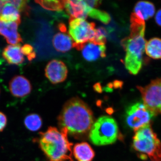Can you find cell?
I'll return each instance as SVG.
<instances>
[{
	"mask_svg": "<svg viewBox=\"0 0 161 161\" xmlns=\"http://www.w3.org/2000/svg\"><path fill=\"white\" fill-rule=\"evenodd\" d=\"M58 123L60 130L79 137L91 130L94 123L93 113L83 101L78 97L72 98L64 104L58 117Z\"/></svg>",
	"mask_w": 161,
	"mask_h": 161,
	"instance_id": "6da1fadb",
	"label": "cell"
},
{
	"mask_svg": "<svg viewBox=\"0 0 161 161\" xmlns=\"http://www.w3.org/2000/svg\"><path fill=\"white\" fill-rule=\"evenodd\" d=\"M145 21L132 13L130 16V34L121 42L126 52L125 66L132 75L138 74L143 64V55L147 42L145 38Z\"/></svg>",
	"mask_w": 161,
	"mask_h": 161,
	"instance_id": "7a4b0ae2",
	"label": "cell"
},
{
	"mask_svg": "<svg viewBox=\"0 0 161 161\" xmlns=\"http://www.w3.org/2000/svg\"><path fill=\"white\" fill-rule=\"evenodd\" d=\"M67 136L65 130L50 127L45 132H40L39 137L34 140L49 161H69L72 160L73 144Z\"/></svg>",
	"mask_w": 161,
	"mask_h": 161,
	"instance_id": "3957f363",
	"label": "cell"
},
{
	"mask_svg": "<svg viewBox=\"0 0 161 161\" xmlns=\"http://www.w3.org/2000/svg\"><path fill=\"white\" fill-rule=\"evenodd\" d=\"M132 147L140 158H149L153 161H161V142L153 132L151 124L135 131Z\"/></svg>",
	"mask_w": 161,
	"mask_h": 161,
	"instance_id": "277c9868",
	"label": "cell"
},
{
	"mask_svg": "<svg viewBox=\"0 0 161 161\" xmlns=\"http://www.w3.org/2000/svg\"><path fill=\"white\" fill-rule=\"evenodd\" d=\"M119 136L117 123L108 116H101L96 120L90 131L89 138L92 143L98 146L115 143Z\"/></svg>",
	"mask_w": 161,
	"mask_h": 161,
	"instance_id": "5b68a950",
	"label": "cell"
},
{
	"mask_svg": "<svg viewBox=\"0 0 161 161\" xmlns=\"http://www.w3.org/2000/svg\"><path fill=\"white\" fill-rule=\"evenodd\" d=\"M95 24L88 23L85 19L70 18L69 33L74 41L73 47L81 50L86 43L94 37Z\"/></svg>",
	"mask_w": 161,
	"mask_h": 161,
	"instance_id": "8992f818",
	"label": "cell"
},
{
	"mask_svg": "<svg viewBox=\"0 0 161 161\" xmlns=\"http://www.w3.org/2000/svg\"><path fill=\"white\" fill-rule=\"evenodd\" d=\"M144 104L154 115L161 114V77L151 80L144 87L137 86Z\"/></svg>",
	"mask_w": 161,
	"mask_h": 161,
	"instance_id": "52a82bcc",
	"label": "cell"
},
{
	"mask_svg": "<svg viewBox=\"0 0 161 161\" xmlns=\"http://www.w3.org/2000/svg\"><path fill=\"white\" fill-rule=\"evenodd\" d=\"M154 115L142 103L130 106L126 112V121L131 129L136 130L150 124Z\"/></svg>",
	"mask_w": 161,
	"mask_h": 161,
	"instance_id": "ba28073f",
	"label": "cell"
},
{
	"mask_svg": "<svg viewBox=\"0 0 161 161\" xmlns=\"http://www.w3.org/2000/svg\"><path fill=\"white\" fill-rule=\"evenodd\" d=\"M46 77L53 84L63 82L67 77V68L62 61L53 60L47 64L45 69Z\"/></svg>",
	"mask_w": 161,
	"mask_h": 161,
	"instance_id": "9c48e42d",
	"label": "cell"
},
{
	"mask_svg": "<svg viewBox=\"0 0 161 161\" xmlns=\"http://www.w3.org/2000/svg\"><path fill=\"white\" fill-rule=\"evenodd\" d=\"M9 89L12 95L20 98L26 97L30 94L32 86L27 78L22 75H17L12 78L9 82Z\"/></svg>",
	"mask_w": 161,
	"mask_h": 161,
	"instance_id": "30bf717a",
	"label": "cell"
},
{
	"mask_svg": "<svg viewBox=\"0 0 161 161\" xmlns=\"http://www.w3.org/2000/svg\"><path fill=\"white\" fill-rule=\"evenodd\" d=\"M19 25L15 22H5L0 20V35L10 45H17L23 42V39L18 31Z\"/></svg>",
	"mask_w": 161,
	"mask_h": 161,
	"instance_id": "8fae6325",
	"label": "cell"
},
{
	"mask_svg": "<svg viewBox=\"0 0 161 161\" xmlns=\"http://www.w3.org/2000/svg\"><path fill=\"white\" fill-rule=\"evenodd\" d=\"M65 8L70 18L85 20L92 9L85 1H65Z\"/></svg>",
	"mask_w": 161,
	"mask_h": 161,
	"instance_id": "7c38bea8",
	"label": "cell"
},
{
	"mask_svg": "<svg viewBox=\"0 0 161 161\" xmlns=\"http://www.w3.org/2000/svg\"><path fill=\"white\" fill-rule=\"evenodd\" d=\"M81 50L82 56L87 61H95L100 58L106 57V47L105 45H96L89 42L86 43Z\"/></svg>",
	"mask_w": 161,
	"mask_h": 161,
	"instance_id": "4fadbf2b",
	"label": "cell"
},
{
	"mask_svg": "<svg viewBox=\"0 0 161 161\" xmlns=\"http://www.w3.org/2000/svg\"><path fill=\"white\" fill-rule=\"evenodd\" d=\"M3 58L9 64L19 65L24 62V56L20 44L6 46L3 53Z\"/></svg>",
	"mask_w": 161,
	"mask_h": 161,
	"instance_id": "5bb4252c",
	"label": "cell"
},
{
	"mask_svg": "<svg viewBox=\"0 0 161 161\" xmlns=\"http://www.w3.org/2000/svg\"><path fill=\"white\" fill-rule=\"evenodd\" d=\"M53 45L57 51L66 53L71 49L74 41L69 35L67 32L58 33L54 36Z\"/></svg>",
	"mask_w": 161,
	"mask_h": 161,
	"instance_id": "9a60e30c",
	"label": "cell"
},
{
	"mask_svg": "<svg viewBox=\"0 0 161 161\" xmlns=\"http://www.w3.org/2000/svg\"><path fill=\"white\" fill-rule=\"evenodd\" d=\"M133 13L144 21L147 20L155 14V6L148 1H139L136 4Z\"/></svg>",
	"mask_w": 161,
	"mask_h": 161,
	"instance_id": "2e32d148",
	"label": "cell"
},
{
	"mask_svg": "<svg viewBox=\"0 0 161 161\" xmlns=\"http://www.w3.org/2000/svg\"><path fill=\"white\" fill-rule=\"evenodd\" d=\"M73 153L78 161H92L95 155L94 150L86 142L75 145L73 149Z\"/></svg>",
	"mask_w": 161,
	"mask_h": 161,
	"instance_id": "e0dca14e",
	"label": "cell"
},
{
	"mask_svg": "<svg viewBox=\"0 0 161 161\" xmlns=\"http://www.w3.org/2000/svg\"><path fill=\"white\" fill-rule=\"evenodd\" d=\"M0 20L5 22H15L20 24V12L14 6L6 1V4L0 14Z\"/></svg>",
	"mask_w": 161,
	"mask_h": 161,
	"instance_id": "ac0fdd59",
	"label": "cell"
},
{
	"mask_svg": "<svg viewBox=\"0 0 161 161\" xmlns=\"http://www.w3.org/2000/svg\"><path fill=\"white\" fill-rule=\"evenodd\" d=\"M145 52L153 59H161V39L154 37L146 42Z\"/></svg>",
	"mask_w": 161,
	"mask_h": 161,
	"instance_id": "d6986e66",
	"label": "cell"
},
{
	"mask_svg": "<svg viewBox=\"0 0 161 161\" xmlns=\"http://www.w3.org/2000/svg\"><path fill=\"white\" fill-rule=\"evenodd\" d=\"M24 124L27 130L31 132H36L42 127V118L38 114L31 113L26 115L24 119Z\"/></svg>",
	"mask_w": 161,
	"mask_h": 161,
	"instance_id": "ffe728a7",
	"label": "cell"
},
{
	"mask_svg": "<svg viewBox=\"0 0 161 161\" xmlns=\"http://www.w3.org/2000/svg\"><path fill=\"white\" fill-rule=\"evenodd\" d=\"M44 9L51 11H60L65 8V1H36Z\"/></svg>",
	"mask_w": 161,
	"mask_h": 161,
	"instance_id": "44dd1931",
	"label": "cell"
},
{
	"mask_svg": "<svg viewBox=\"0 0 161 161\" xmlns=\"http://www.w3.org/2000/svg\"><path fill=\"white\" fill-rule=\"evenodd\" d=\"M107 35L108 32L105 28L103 27H98L95 29L94 37L89 42L96 45H104L106 43Z\"/></svg>",
	"mask_w": 161,
	"mask_h": 161,
	"instance_id": "7402d4cb",
	"label": "cell"
},
{
	"mask_svg": "<svg viewBox=\"0 0 161 161\" xmlns=\"http://www.w3.org/2000/svg\"><path fill=\"white\" fill-rule=\"evenodd\" d=\"M88 15L105 24L109 23L111 20V17L107 12L95 8H92L90 10Z\"/></svg>",
	"mask_w": 161,
	"mask_h": 161,
	"instance_id": "603a6c76",
	"label": "cell"
},
{
	"mask_svg": "<svg viewBox=\"0 0 161 161\" xmlns=\"http://www.w3.org/2000/svg\"><path fill=\"white\" fill-rule=\"evenodd\" d=\"M8 2L14 6L20 12L23 13L26 15L29 16L31 8L28 5V1L24 0H14L8 1Z\"/></svg>",
	"mask_w": 161,
	"mask_h": 161,
	"instance_id": "cb8c5ba5",
	"label": "cell"
},
{
	"mask_svg": "<svg viewBox=\"0 0 161 161\" xmlns=\"http://www.w3.org/2000/svg\"><path fill=\"white\" fill-rule=\"evenodd\" d=\"M21 51L23 55L26 56L30 61L33 60L36 58V53L33 47L29 44H24L21 47Z\"/></svg>",
	"mask_w": 161,
	"mask_h": 161,
	"instance_id": "d4e9b609",
	"label": "cell"
},
{
	"mask_svg": "<svg viewBox=\"0 0 161 161\" xmlns=\"http://www.w3.org/2000/svg\"><path fill=\"white\" fill-rule=\"evenodd\" d=\"M7 124V116L3 112L0 111V132H3Z\"/></svg>",
	"mask_w": 161,
	"mask_h": 161,
	"instance_id": "484cf974",
	"label": "cell"
},
{
	"mask_svg": "<svg viewBox=\"0 0 161 161\" xmlns=\"http://www.w3.org/2000/svg\"><path fill=\"white\" fill-rule=\"evenodd\" d=\"M86 3L91 8L98 7L100 6L101 1H85Z\"/></svg>",
	"mask_w": 161,
	"mask_h": 161,
	"instance_id": "4316f807",
	"label": "cell"
},
{
	"mask_svg": "<svg viewBox=\"0 0 161 161\" xmlns=\"http://www.w3.org/2000/svg\"><path fill=\"white\" fill-rule=\"evenodd\" d=\"M156 23L159 26H161V9H159L155 16Z\"/></svg>",
	"mask_w": 161,
	"mask_h": 161,
	"instance_id": "83f0119b",
	"label": "cell"
},
{
	"mask_svg": "<svg viewBox=\"0 0 161 161\" xmlns=\"http://www.w3.org/2000/svg\"><path fill=\"white\" fill-rule=\"evenodd\" d=\"M58 28L61 32H67L66 26L63 23H60L58 25Z\"/></svg>",
	"mask_w": 161,
	"mask_h": 161,
	"instance_id": "f1b7e54d",
	"label": "cell"
},
{
	"mask_svg": "<svg viewBox=\"0 0 161 161\" xmlns=\"http://www.w3.org/2000/svg\"><path fill=\"white\" fill-rule=\"evenodd\" d=\"M94 88L95 91L98 92V93H101L102 92V89L100 84L99 83L95 84V85L94 86Z\"/></svg>",
	"mask_w": 161,
	"mask_h": 161,
	"instance_id": "f546056e",
	"label": "cell"
},
{
	"mask_svg": "<svg viewBox=\"0 0 161 161\" xmlns=\"http://www.w3.org/2000/svg\"><path fill=\"white\" fill-rule=\"evenodd\" d=\"M5 4H6V1H0V14L2 13L3 7H4Z\"/></svg>",
	"mask_w": 161,
	"mask_h": 161,
	"instance_id": "4dcf8cb0",
	"label": "cell"
},
{
	"mask_svg": "<svg viewBox=\"0 0 161 161\" xmlns=\"http://www.w3.org/2000/svg\"><path fill=\"white\" fill-rule=\"evenodd\" d=\"M69 161H73V160H71Z\"/></svg>",
	"mask_w": 161,
	"mask_h": 161,
	"instance_id": "1f68e13d",
	"label": "cell"
}]
</instances>
